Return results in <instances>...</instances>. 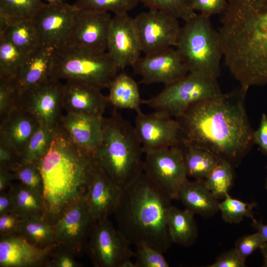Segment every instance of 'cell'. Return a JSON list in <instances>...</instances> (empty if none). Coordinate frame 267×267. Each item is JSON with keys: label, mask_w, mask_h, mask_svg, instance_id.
<instances>
[{"label": "cell", "mask_w": 267, "mask_h": 267, "mask_svg": "<svg viewBox=\"0 0 267 267\" xmlns=\"http://www.w3.org/2000/svg\"><path fill=\"white\" fill-rule=\"evenodd\" d=\"M95 221L85 200L75 203L52 225L57 245L74 254L80 252Z\"/></svg>", "instance_id": "obj_15"}, {"label": "cell", "mask_w": 267, "mask_h": 267, "mask_svg": "<svg viewBox=\"0 0 267 267\" xmlns=\"http://www.w3.org/2000/svg\"><path fill=\"white\" fill-rule=\"evenodd\" d=\"M251 226L261 235L265 243H267V224L262 221H258L254 218L252 219Z\"/></svg>", "instance_id": "obj_51"}, {"label": "cell", "mask_w": 267, "mask_h": 267, "mask_svg": "<svg viewBox=\"0 0 267 267\" xmlns=\"http://www.w3.org/2000/svg\"><path fill=\"white\" fill-rule=\"evenodd\" d=\"M135 267H168L169 264L164 253L150 245L141 244L136 246Z\"/></svg>", "instance_id": "obj_41"}, {"label": "cell", "mask_w": 267, "mask_h": 267, "mask_svg": "<svg viewBox=\"0 0 267 267\" xmlns=\"http://www.w3.org/2000/svg\"><path fill=\"white\" fill-rule=\"evenodd\" d=\"M260 249H262L267 253V243H265L260 248Z\"/></svg>", "instance_id": "obj_54"}, {"label": "cell", "mask_w": 267, "mask_h": 267, "mask_svg": "<svg viewBox=\"0 0 267 267\" xmlns=\"http://www.w3.org/2000/svg\"><path fill=\"white\" fill-rule=\"evenodd\" d=\"M250 35L258 45L267 50V0H259L247 22Z\"/></svg>", "instance_id": "obj_35"}, {"label": "cell", "mask_w": 267, "mask_h": 267, "mask_svg": "<svg viewBox=\"0 0 267 267\" xmlns=\"http://www.w3.org/2000/svg\"><path fill=\"white\" fill-rule=\"evenodd\" d=\"M245 260L234 247L220 254L208 267H245Z\"/></svg>", "instance_id": "obj_44"}, {"label": "cell", "mask_w": 267, "mask_h": 267, "mask_svg": "<svg viewBox=\"0 0 267 267\" xmlns=\"http://www.w3.org/2000/svg\"><path fill=\"white\" fill-rule=\"evenodd\" d=\"M107 96L109 105L116 109L140 110L142 100L138 85L125 72L118 73L110 84Z\"/></svg>", "instance_id": "obj_25"}, {"label": "cell", "mask_w": 267, "mask_h": 267, "mask_svg": "<svg viewBox=\"0 0 267 267\" xmlns=\"http://www.w3.org/2000/svg\"><path fill=\"white\" fill-rule=\"evenodd\" d=\"M12 172L15 179L43 195V179L36 162L20 163Z\"/></svg>", "instance_id": "obj_40"}, {"label": "cell", "mask_w": 267, "mask_h": 267, "mask_svg": "<svg viewBox=\"0 0 267 267\" xmlns=\"http://www.w3.org/2000/svg\"><path fill=\"white\" fill-rule=\"evenodd\" d=\"M21 92L16 77L0 78V120L18 107Z\"/></svg>", "instance_id": "obj_39"}, {"label": "cell", "mask_w": 267, "mask_h": 267, "mask_svg": "<svg viewBox=\"0 0 267 267\" xmlns=\"http://www.w3.org/2000/svg\"><path fill=\"white\" fill-rule=\"evenodd\" d=\"M49 77L40 84L22 90L18 107L31 114L40 125L56 129L63 116L64 85Z\"/></svg>", "instance_id": "obj_10"}, {"label": "cell", "mask_w": 267, "mask_h": 267, "mask_svg": "<svg viewBox=\"0 0 267 267\" xmlns=\"http://www.w3.org/2000/svg\"><path fill=\"white\" fill-rule=\"evenodd\" d=\"M228 0H192L194 10L210 17L211 16L223 14L228 6Z\"/></svg>", "instance_id": "obj_42"}, {"label": "cell", "mask_w": 267, "mask_h": 267, "mask_svg": "<svg viewBox=\"0 0 267 267\" xmlns=\"http://www.w3.org/2000/svg\"><path fill=\"white\" fill-rule=\"evenodd\" d=\"M265 243L261 235L256 233L243 236L235 243V247L245 259Z\"/></svg>", "instance_id": "obj_43"}, {"label": "cell", "mask_w": 267, "mask_h": 267, "mask_svg": "<svg viewBox=\"0 0 267 267\" xmlns=\"http://www.w3.org/2000/svg\"><path fill=\"white\" fill-rule=\"evenodd\" d=\"M45 4L43 0H0V11L14 19H32Z\"/></svg>", "instance_id": "obj_38"}, {"label": "cell", "mask_w": 267, "mask_h": 267, "mask_svg": "<svg viewBox=\"0 0 267 267\" xmlns=\"http://www.w3.org/2000/svg\"><path fill=\"white\" fill-rule=\"evenodd\" d=\"M14 176L12 171L0 169V192L7 190L14 180Z\"/></svg>", "instance_id": "obj_50"}, {"label": "cell", "mask_w": 267, "mask_h": 267, "mask_svg": "<svg viewBox=\"0 0 267 267\" xmlns=\"http://www.w3.org/2000/svg\"><path fill=\"white\" fill-rule=\"evenodd\" d=\"M0 37L9 41L25 53L42 45L40 35L32 19H13Z\"/></svg>", "instance_id": "obj_28"}, {"label": "cell", "mask_w": 267, "mask_h": 267, "mask_svg": "<svg viewBox=\"0 0 267 267\" xmlns=\"http://www.w3.org/2000/svg\"><path fill=\"white\" fill-rule=\"evenodd\" d=\"M48 4H57L65 2V0H44Z\"/></svg>", "instance_id": "obj_53"}, {"label": "cell", "mask_w": 267, "mask_h": 267, "mask_svg": "<svg viewBox=\"0 0 267 267\" xmlns=\"http://www.w3.org/2000/svg\"><path fill=\"white\" fill-rule=\"evenodd\" d=\"M20 163V157L10 145L0 139V169L12 171Z\"/></svg>", "instance_id": "obj_45"}, {"label": "cell", "mask_w": 267, "mask_h": 267, "mask_svg": "<svg viewBox=\"0 0 267 267\" xmlns=\"http://www.w3.org/2000/svg\"><path fill=\"white\" fill-rule=\"evenodd\" d=\"M40 125L31 114L17 107L0 120V139L12 147L21 158Z\"/></svg>", "instance_id": "obj_21"}, {"label": "cell", "mask_w": 267, "mask_h": 267, "mask_svg": "<svg viewBox=\"0 0 267 267\" xmlns=\"http://www.w3.org/2000/svg\"><path fill=\"white\" fill-rule=\"evenodd\" d=\"M108 106L99 89L72 80L64 85L62 106L67 113L103 116Z\"/></svg>", "instance_id": "obj_19"}, {"label": "cell", "mask_w": 267, "mask_h": 267, "mask_svg": "<svg viewBox=\"0 0 267 267\" xmlns=\"http://www.w3.org/2000/svg\"><path fill=\"white\" fill-rule=\"evenodd\" d=\"M119 70L107 51L66 44L53 49L49 77L77 81L101 89L108 88Z\"/></svg>", "instance_id": "obj_5"}, {"label": "cell", "mask_w": 267, "mask_h": 267, "mask_svg": "<svg viewBox=\"0 0 267 267\" xmlns=\"http://www.w3.org/2000/svg\"><path fill=\"white\" fill-rule=\"evenodd\" d=\"M233 166L225 160H220L205 179L206 187L218 200L223 199L228 194L234 181Z\"/></svg>", "instance_id": "obj_31"}, {"label": "cell", "mask_w": 267, "mask_h": 267, "mask_svg": "<svg viewBox=\"0 0 267 267\" xmlns=\"http://www.w3.org/2000/svg\"><path fill=\"white\" fill-rule=\"evenodd\" d=\"M57 245L41 248L18 233L0 236V267H33L45 264Z\"/></svg>", "instance_id": "obj_18"}, {"label": "cell", "mask_w": 267, "mask_h": 267, "mask_svg": "<svg viewBox=\"0 0 267 267\" xmlns=\"http://www.w3.org/2000/svg\"><path fill=\"white\" fill-rule=\"evenodd\" d=\"M111 19L108 12L76 10L67 44L106 52Z\"/></svg>", "instance_id": "obj_16"}, {"label": "cell", "mask_w": 267, "mask_h": 267, "mask_svg": "<svg viewBox=\"0 0 267 267\" xmlns=\"http://www.w3.org/2000/svg\"><path fill=\"white\" fill-rule=\"evenodd\" d=\"M138 2V0H77L73 5L79 10L110 11L115 15H123L128 14Z\"/></svg>", "instance_id": "obj_34"}, {"label": "cell", "mask_w": 267, "mask_h": 267, "mask_svg": "<svg viewBox=\"0 0 267 267\" xmlns=\"http://www.w3.org/2000/svg\"><path fill=\"white\" fill-rule=\"evenodd\" d=\"M62 249H63L62 251L54 256L50 263L48 264V266L54 267H78V264L76 262L73 256L75 254L69 250Z\"/></svg>", "instance_id": "obj_48"}, {"label": "cell", "mask_w": 267, "mask_h": 267, "mask_svg": "<svg viewBox=\"0 0 267 267\" xmlns=\"http://www.w3.org/2000/svg\"><path fill=\"white\" fill-rule=\"evenodd\" d=\"M76 11L66 2L45 4L32 19L42 45L55 49L67 44Z\"/></svg>", "instance_id": "obj_14"}, {"label": "cell", "mask_w": 267, "mask_h": 267, "mask_svg": "<svg viewBox=\"0 0 267 267\" xmlns=\"http://www.w3.org/2000/svg\"><path fill=\"white\" fill-rule=\"evenodd\" d=\"M134 22L142 52L145 55L176 46L181 28L178 19L149 9L137 15Z\"/></svg>", "instance_id": "obj_11"}, {"label": "cell", "mask_w": 267, "mask_h": 267, "mask_svg": "<svg viewBox=\"0 0 267 267\" xmlns=\"http://www.w3.org/2000/svg\"><path fill=\"white\" fill-rule=\"evenodd\" d=\"M260 250L264 258V264L262 267H267V253L262 249H260Z\"/></svg>", "instance_id": "obj_52"}, {"label": "cell", "mask_w": 267, "mask_h": 267, "mask_svg": "<svg viewBox=\"0 0 267 267\" xmlns=\"http://www.w3.org/2000/svg\"><path fill=\"white\" fill-rule=\"evenodd\" d=\"M18 233L39 247L45 248L57 245L52 225L43 217L21 219Z\"/></svg>", "instance_id": "obj_30"}, {"label": "cell", "mask_w": 267, "mask_h": 267, "mask_svg": "<svg viewBox=\"0 0 267 267\" xmlns=\"http://www.w3.org/2000/svg\"><path fill=\"white\" fill-rule=\"evenodd\" d=\"M136 112L134 128L144 154L181 145L180 127L176 119L156 111L147 114L141 110Z\"/></svg>", "instance_id": "obj_12"}, {"label": "cell", "mask_w": 267, "mask_h": 267, "mask_svg": "<svg viewBox=\"0 0 267 267\" xmlns=\"http://www.w3.org/2000/svg\"><path fill=\"white\" fill-rule=\"evenodd\" d=\"M222 93L217 79L202 73L189 72L180 80L165 86L156 95L142 100V104L176 118L191 105Z\"/></svg>", "instance_id": "obj_7"}, {"label": "cell", "mask_w": 267, "mask_h": 267, "mask_svg": "<svg viewBox=\"0 0 267 267\" xmlns=\"http://www.w3.org/2000/svg\"><path fill=\"white\" fill-rule=\"evenodd\" d=\"M172 199L143 172L122 192L114 213L117 228L130 243L166 252L172 242L167 220Z\"/></svg>", "instance_id": "obj_3"}, {"label": "cell", "mask_w": 267, "mask_h": 267, "mask_svg": "<svg viewBox=\"0 0 267 267\" xmlns=\"http://www.w3.org/2000/svg\"><path fill=\"white\" fill-rule=\"evenodd\" d=\"M151 10L162 11L176 19L186 22L196 16L192 0H138Z\"/></svg>", "instance_id": "obj_33"}, {"label": "cell", "mask_w": 267, "mask_h": 267, "mask_svg": "<svg viewBox=\"0 0 267 267\" xmlns=\"http://www.w3.org/2000/svg\"><path fill=\"white\" fill-rule=\"evenodd\" d=\"M13 209L12 198L9 190L0 192V215L12 213Z\"/></svg>", "instance_id": "obj_49"}, {"label": "cell", "mask_w": 267, "mask_h": 267, "mask_svg": "<svg viewBox=\"0 0 267 267\" xmlns=\"http://www.w3.org/2000/svg\"><path fill=\"white\" fill-rule=\"evenodd\" d=\"M103 117L67 113L60 123L76 144L93 154L102 140Z\"/></svg>", "instance_id": "obj_22"}, {"label": "cell", "mask_w": 267, "mask_h": 267, "mask_svg": "<svg viewBox=\"0 0 267 267\" xmlns=\"http://www.w3.org/2000/svg\"><path fill=\"white\" fill-rule=\"evenodd\" d=\"M53 55V49L43 45L25 54L16 75L22 90L49 77Z\"/></svg>", "instance_id": "obj_23"}, {"label": "cell", "mask_w": 267, "mask_h": 267, "mask_svg": "<svg viewBox=\"0 0 267 267\" xmlns=\"http://www.w3.org/2000/svg\"><path fill=\"white\" fill-rule=\"evenodd\" d=\"M107 52L121 70L132 67L140 58L142 50L134 18L128 14L112 17Z\"/></svg>", "instance_id": "obj_17"}, {"label": "cell", "mask_w": 267, "mask_h": 267, "mask_svg": "<svg viewBox=\"0 0 267 267\" xmlns=\"http://www.w3.org/2000/svg\"><path fill=\"white\" fill-rule=\"evenodd\" d=\"M265 188H266V190H267V179H266Z\"/></svg>", "instance_id": "obj_55"}, {"label": "cell", "mask_w": 267, "mask_h": 267, "mask_svg": "<svg viewBox=\"0 0 267 267\" xmlns=\"http://www.w3.org/2000/svg\"><path fill=\"white\" fill-rule=\"evenodd\" d=\"M122 190L97 165L85 199L95 221L108 218L114 214Z\"/></svg>", "instance_id": "obj_20"}, {"label": "cell", "mask_w": 267, "mask_h": 267, "mask_svg": "<svg viewBox=\"0 0 267 267\" xmlns=\"http://www.w3.org/2000/svg\"><path fill=\"white\" fill-rule=\"evenodd\" d=\"M194 214L185 209L171 206L167 220L168 229L172 243L188 247L195 241L198 233Z\"/></svg>", "instance_id": "obj_26"}, {"label": "cell", "mask_w": 267, "mask_h": 267, "mask_svg": "<svg viewBox=\"0 0 267 267\" xmlns=\"http://www.w3.org/2000/svg\"><path fill=\"white\" fill-rule=\"evenodd\" d=\"M210 18L200 13L185 22L175 48L189 72L217 79L221 73L223 52L219 33L213 26Z\"/></svg>", "instance_id": "obj_6"}, {"label": "cell", "mask_w": 267, "mask_h": 267, "mask_svg": "<svg viewBox=\"0 0 267 267\" xmlns=\"http://www.w3.org/2000/svg\"><path fill=\"white\" fill-rule=\"evenodd\" d=\"M248 89L240 85L229 92L198 101L175 118L181 144L203 149L219 161L237 166L254 144L245 107Z\"/></svg>", "instance_id": "obj_1"}, {"label": "cell", "mask_w": 267, "mask_h": 267, "mask_svg": "<svg viewBox=\"0 0 267 267\" xmlns=\"http://www.w3.org/2000/svg\"><path fill=\"white\" fill-rule=\"evenodd\" d=\"M143 173L171 199H178L188 179L180 146L164 147L145 153Z\"/></svg>", "instance_id": "obj_9"}, {"label": "cell", "mask_w": 267, "mask_h": 267, "mask_svg": "<svg viewBox=\"0 0 267 267\" xmlns=\"http://www.w3.org/2000/svg\"><path fill=\"white\" fill-rule=\"evenodd\" d=\"M36 163L43 179L44 219L53 225L85 199L97 165L93 154L76 144L61 123L48 151Z\"/></svg>", "instance_id": "obj_2"}, {"label": "cell", "mask_w": 267, "mask_h": 267, "mask_svg": "<svg viewBox=\"0 0 267 267\" xmlns=\"http://www.w3.org/2000/svg\"><path fill=\"white\" fill-rule=\"evenodd\" d=\"M21 219L13 213L0 215V236L18 233Z\"/></svg>", "instance_id": "obj_46"}, {"label": "cell", "mask_w": 267, "mask_h": 267, "mask_svg": "<svg viewBox=\"0 0 267 267\" xmlns=\"http://www.w3.org/2000/svg\"><path fill=\"white\" fill-rule=\"evenodd\" d=\"M101 142L93 153L95 162L106 175L123 189L143 172L141 144L134 126L113 108L103 117Z\"/></svg>", "instance_id": "obj_4"}, {"label": "cell", "mask_w": 267, "mask_h": 267, "mask_svg": "<svg viewBox=\"0 0 267 267\" xmlns=\"http://www.w3.org/2000/svg\"><path fill=\"white\" fill-rule=\"evenodd\" d=\"M178 199L194 214L211 218L219 211V200L206 187L203 179H187L181 187Z\"/></svg>", "instance_id": "obj_24"}, {"label": "cell", "mask_w": 267, "mask_h": 267, "mask_svg": "<svg viewBox=\"0 0 267 267\" xmlns=\"http://www.w3.org/2000/svg\"><path fill=\"white\" fill-rule=\"evenodd\" d=\"M184 167L187 177L197 179L206 178L217 165L219 160L203 149L181 144Z\"/></svg>", "instance_id": "obj_29"}, {"label": "cell", "mask_w": 267, "mask_h": 267, "mask_svg": "<svg viewBox=\"0 0 267 267\" xmlns=\"http://www.w3.org/2000/svg\"><path fill=\"white\" fill-rule=\"evenodd\" d=\"M132 68L134 73L141 77L140 83L145 85L161 83L168 85L189 73L173 47L140 57Z\"/></svg>", "instance_id": "obj_13"}, {"label": "cell", "mask_w": 267, "mask_h": 267, "mask_svg": "<svg viewBox=\"0 0 267 267\" xmlns=\"http://www.w3.org/2000/svg\"><path fill=\"white\" fill-rule=\"evenodd\" d=\"M255 202H244L232 198L227 194L223 201L219 203V211L222 218L226 222L238 223L242 222L244 218H254L253 209L256 207Z\"/></svg>", "instance_id": "obj_36"}, {"label": "cell", "mask_w": 267, "mask_h": 267, "mask_svg": "<svg viewBox=\"0 0 267 267\" xmlns=\"http://www.w3.org/2000/svg\"><path fill=\"white\" fill-rule=\"evenodd\" d=\"M8 190L12 198V213L21 219L34 217L44 218L45 208L42 194L20 182L12 184Z\"/></svg>", "instance_id": "obj_27"}, {"label": "cell", "mask_w": 267, "mask_h": 267, "mask_svg": "<svg viewBox=\"0 0 267 267\" xmlns=\"http://www.w3.org/2000/svg\"><path fill=\"white\" fill-rule=\"evenodd\" d=\"M89 237V253L95 267H135L131 244L108 218L95 221Z\"/></svg>", "instance_id": "obj_8"}, {"label": "cell", "mask_w": 267, "mask_h": 267, "mask_svg": "<svg viewBox=\"0 0 267 267\" xmlns=\"http://www.w3.org/2000/svg\"><path fill=\"white\" fill-rule=\"evenodd\" d=\"M254 144H257L263 153L267 155V116L263 113L259 128L253 132Z\"/></svg>", "instance_id": "obj_47"}, {"label": "cell", "mask_w": 267, "mask_h": 267, "mask_svg": "<svg viewBox=\"0 0 267 267\" xmlns=\"http://www.w3.org/2000/svg\"><path fill=\"white\" fill-rule=\"evenodd\" d=\"M56 128L40 125L21 156L20 163L37 162L42 158L51 145Z\"/></svg>", "instance_id": "obj_32"}, {"label": "cell", "mask_w": 267, "mask_h": 267, "mask_svg": "<svg viewBox=\"0 0 267 267\" xmlns=\"http://www.w3.org/2000/svg\"><path fill=\"white\" fill-rule=\"evenodd\" d=\"M26 54L5 38L0 37V78L16 77Z\"/></svg>", "instance_id": "obj_37"}]
</instances>
